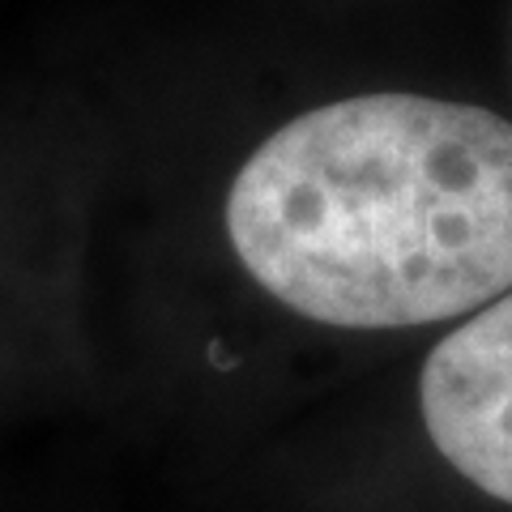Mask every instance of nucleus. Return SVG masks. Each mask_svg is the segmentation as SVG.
<instances>
[{"label": "nucleus", "mask_w": 512, "mask_h": 512, "mask_svg": "<svg viewBox=\"0 0 512 512\" xmlns=\"http://www.w3.org/2000/svg\"><path fill=\"white\" fill-rule=\"evenodd\" d=\"M231 248L291 312L414 329L512 291V124L427 94H355L269 133L227 197Z\"/></svg>", "instance_id": "1"}, {"label": "nucleus", "mask_w": 512, "mask_h": 512, "mask_svg": "<svg viewBox=\"0 0 512 512\" xmlns=\"http://www.w3.org/2000/svg\"><path fill=\"white\" fill-rule=\"evenodd\" d=\"M419 406L448 466L512 504V291L470 312L431 350Z\"/></svg>", "instance_id": "2"}]
</instances>
